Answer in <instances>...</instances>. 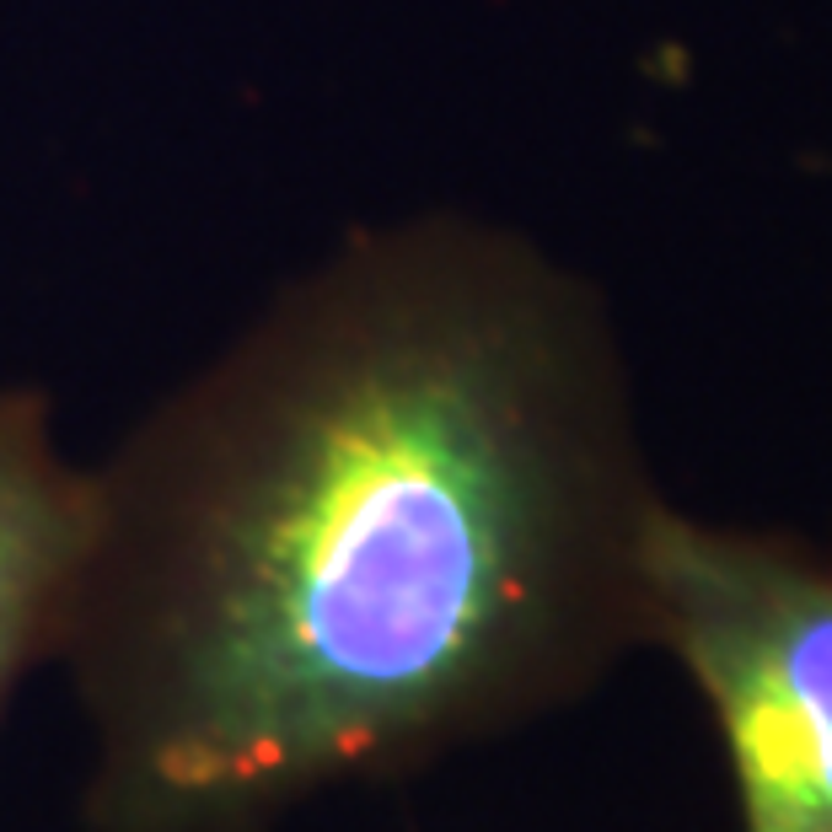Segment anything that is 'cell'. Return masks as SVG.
<instances>
[{
    "label": "cell",
    "mask_w": 832,
    "mask_h": 832,
    "mask_svg": "<svg viewBox=\"0 0 832 832\" xmlns=\"http://www.w3.org/2000/svg\"><path fill=\"white\" fill-rule=\"evenodd\" d=\"M655 505L586 285L463 216L355 231L92 463L87 832H275L581 699L645 645Z\"/></svg>",
    "instance_id": "cell-1"
},
{
    "label": "cell",
    "mask_w": 832,
    "mask_h": 832,
    "mask_svg": "<svg viewBox=\"0 0 832 832\" xmlns=\"http://www.w3.org/2000/svg\"><path fill=\"white\" fill-rule=\"evenodd\" d=\"M645 645L704 693L741 832H832V564L801 543L655 505L640 554Z\"/></svg>",
    "instance_id": "cell-2"
},
{
    "label": "cell",
    "mask_w": 832,
    "mask_h": 832,
    "mask_svg": "<svg viewBox=\"0 0 832 832\" xmlns=\"http://www.w3.org/2000/svg\"><path fill=\"white\" fill-rule=\"evenodd\" d=\"M92 543V463L60 446L38 387H0V714L65 650Z\"/></svg>",
    "instance_id": "cell-3"
}]
</instances>
